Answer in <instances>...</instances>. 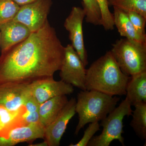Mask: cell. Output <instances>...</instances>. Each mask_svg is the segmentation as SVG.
Listing matches in <instances>:
<instances>
[{
	"label": "cell",
	"instance_id": "7",
	"mask_svg": "<svg viewBox=\"0 0 146 146\" xmlns=\"http://www.w3.org/2000/svg\"><path fill=\"white\" fill-rule=\"evenodd\" d=\"M52 4V0H36L22 6L13 20L23 24L31 33L37 31L48 21Z\"/></svg>",
	"mask_w": 146,
	"mask_h": 146
},
{
	"label": "cell",
	"instance_id": "21",
	"mask_svg": "<svg viewBox=\"0 0 146 146\" xmlns=\"http://www.w3.org/2000/svg\"><path fill=\"white\" fill-rule=\"evenodd\" d=\"M20 7L13 0H0V25L13 20Z\"/></svg>",
	"mask_w": 146,
	"mask_h": 146
},
{
	"label": "cell",
	"instance_id": "26",
	"mask_svg": "<svg viewBox=\"0 0 146 146\" xmlns=\"http://www.w3.org/2000/svg\"><path fill=\"white\" fill-rule=\"evenodd\" d=\"M40 104L31 94L26 101L25 107L27 112H33L38 111Z\"/></svg>",
	"mask_w": 146,
	"mask_h": 146
},
{
	"label": "cell",
	"instance_id": "19",
	"mask_svg": "<svg viewBox=\"0 0 146 146\" xmlns=\"http://www.w3.org/2000/svg\"><path fill=\"white\" fill-rule=\"evenodd\" d=\"M109 5L123 11L137 12L146 18V0H108Z\"/></svg>",
	"mask_w": 146,
	"mask_h": 146
},
{
	"label": "cell",
	"instance_id": "24",
	"mask_svg": "<svg viewBox=\"0 0 146 146\" xmlns=\"http://www.w3.org/2000/svg\"><path fill=\"white\" fill-rule=\"evenodd\" d=\"M100 130L98 122L89 123V126L84 131L83 137L77 143L70 144V146H87L89 141L97 131Z\"/></svg>",
	"mask_w": 146,
	"mask_h": 146
},
{
	"label": "cell",
	"instance_id": "22",
	"mask_svg": "<svg viewBox=\"0 0 146 146\" xmlns=\"http://www.w3.org/2000/svg\"><path fill=\"white\" fill-rule=\"evenodd\" d=\"M99 7L101 13L102 24L106 31L114 29V16L109 8L108 0H96Z\"/></svg>",
	"mask_w": 146,
	"mask_h": 146
},
{
	"label": "cell",
	"instance_id": "27",
	"mask_svg": "<svg viewBox=\"0 0 146 146\" xmlns=\"http://www.w3.org/2000/svg\"><path fill=\"white\" fill-rule=\"evenodd\" d=\"M13 1L21 7L33 2L36 0H13Z\"/></svg>",
	"mask_w": 146,
	"mask_h": 146
},
{
	"label": "cell",
	"instance_id": "2",
	"mask_svg": "<svg viewBox=\"0 0 146 146\" xmlns=\"http://www.w3.org/2000/svg\"><path fill=\"white\" fill-rule=\"evenodd\" d=\"M130 76L123 72L110 51L86 70V90H94L112 96L126 95Z\"/></svg>",
	"mask_w": 146,
	"mask_h": 146
},
{
	"label": "cell",
	"instance_id": "29",
	"mask_svg": "<svg viewBox=\"0 0 146 146\" xmlns=\"http://www.w3.org/2000/svg\"><path fill=\"white\" fill-rule=\"evenodd\" d=\"M0 40H1V35H0Z\"/></svg>",
	"mask_w": 146,
	"mask_h": 146
},
{
	"label": "cell",
	"instance_id": "8",
	"mask_svg": "<svg viewBox=\"0 0 146 146\" xmlns=\"http://www.w3.org/2000/svg\"><path fill=\"white\" fill-rule=\"evenodd\" d=\"M85 17V13L83 8L74 7L65 19L64 26L69 32L71 45L77 53L84 65L86 67L88 64V55L84 46L82 29Z\"/></svg>",
	"mask_w": 146,
	"mask_h": 146
},
{
	"label": "cell",
	"instance_id": "16",
	"mask_svg": "<svg viewBox=\"0 0 146 146\" xmlns=\"http://www.w3.org/2000/svg\"><path fill=\"white\" fill-rule=\"evenodd\" d=\"M68 101L66 96H58L40 105L38 110L40 122L46 127L57 117Z\"/></svg>",
	"mask_w": 146,
	"mask_h": 146
},
{
	"label": "cell",
	"instance_id": "11",
	"mask_svg": "<svg viewBox=\"0 0 146 146\" xmlns=\"http://www.w3.org/2000/svg\"><path fill=\"white\" fill-rule=\"evenodd\" d=\"M76 100L72 98L56 118L45 127L44 140L48 146L60 145V140L70 120L75 115Z\"/></svg>",
	"mask_w": 146,
	"mask_h": 146
},
{
	"label": "cell",
	"instance_id": "4",
	"mask_svg": "<svg viewBox=\"0 0 146 146\" xmlns=\"http://www.w3.org/2000/svg\"><path fill=\"white\" fill-rule=\"evenodd\" d=\"M110 51L127 75L131 76L146 70V44L121 39L112 44Z\"/></svg>",
	"mask_w": 146,
	"mask_h": 146
},
{
	"label": "cell",
	"instance_id": "12",
	"mask_svg": "<svg viewBox=\"0 0 146 146\" xmlns=\"http://www.w3.org/2000/svg\"><path fill=\"white\" fill-rule=\"evenodd\" d=\"M45 127L40 123L23 124L13 128L4 138L0 137V146H13L20 143L44 139Z\"/></svg>",
	"mask_w": 146,
	"mask_h": 146
},
{
	"label": "cell",
	"instance_id": "3",
	"mask_svg": "<svg viewBox=\"0 0 146 146\" xmlns=\"http://www.w3.org/2000/svg\"><path fill=\"white\" fill-rule=\"evenodd\" d=\"M120 98L94 90H82L78 94L75 111L78 123L75 134L78 135L82 129L89 123L103 119L112 111Z\"/></svg>",
	"mask_w": 146,
	"mask_h": 146
},
{
	"label": "cell",
	"instance_id": "10",
	"mask_svg": "<svg viewBox=\"0 0 146 146\" xmlns=\"http://www.w3.org/2000/svg\"><path fill=\"white\" fill-rule=\"evenodd\" d=\"M31 94L29 84H0V105L11 112L25 113V102Z\"/></svg>",
	"mask_w": 146,
	"mask_h": 146
},
{
	"label": "cell",
	"instance_id": "25",
	"mask_svg": "<svg viewBox=\"0 0 146 146\" xmlns=\"http://www.w3.org/2000/svg\"><path fill=\"white\" fill-rule=\"evenodd\" d=\"M22 122L23 124L40 123L38 111L26 112L23 116Z\"/></svg>",
	"mask_w": 146,
	"mask_h": 146
},
{
	"label": "cell",
	"instance_id": "5",
	"mask_svg": "<svg viewBox=\"0 0 146 146\" xmlns=\"http://www.w3.org/2000/svg\"><path fill=\"white\" fill-rule=\"evenodd\" d=\"M131 104L125 98L108 115L101 120L100 126L103 127L102 133L98 136H93L88 146H109L114 140H117L125 146L124 139L122 136L123 133V120L125 116L132 114Z\"/></svg>",
	"mask_w": 146,
	"mask_h": 146
},
{
	"label": "cell",
	"instance_id": "1",
	"mask_svg": "<svg viewBox=\"0 0 146 146\" xmlns=\"http://www.w3.org/2000/svg\"><path fill=\"white\" fill-rule=\"evenodd\" d=\"M65 53L55 29L47 21L43 27L0 56V84H30L53 76L60 70Z\"/></svg>",
	"mask_w": 146,
	"mask_h": 146
},
{
	"label": "cell",
	"instance_id": "6",
	"mask_svg": "<svg viewBox=\"0 0 146 146\" xmlns=\"http://www.w3.org/2000/svg\"><path fill=\"white\" fill-rule=\"evenodd\" d=\"M85 67L72 45L65 47L64 58L59 70L61 80L82 90H86Z\"/></svg>",
	"mask_w": 146,
	"mask_h": 146
},
{
	"label": "cell",
	"instance_id": "15",
	"mask_svg": "<svg viewBox=\"0 0 146 146\" xmlns=\"http://www.w3.org/2000/svg\"><path fill=\"white\" fill-rule=\"evenodd\" d=\"M125 95L131 106L146 103V70L131 76L126 88Z\"/></svg>",
	"mask_w": 146,
	"mask_h": 146
},
{
	"label": "cell",
	"instance_id": "9",
	"mask_svg": "<svg viewBox=\"0 0 146 146\" xmlns=\"http://www.w3.org/2000/svg\"><path fill=\"white\" fill-rule=\"evenodd\" d=\"M29 88L32 96L40 105L55 97L70 95L74 91V86L61 80L56 81L53 76L33 82L29 84Z\"/></svg>",
	"mask_w": 146,
	"mask_h": 146
},
{
	"label": "cell",
	"instance_id": "17",
	"mask_svg": "<svg viewBox=\"0 0 146 146\" xmlns=\"http://www.w3.org/2000/svg\"><path fill=\"white\" fill-rule=\"evenodd\" d=\"M25 113L11 112L0 105V137L4 138L11 129L23 125L22 119Z\"/></svg>",
	"mask_w": 146,
	"mask_h": 146
},
{
	"label": "cell",
	"instance_id": "20",
	"mask_svg": "<svg viewBox=\"0 0 146 146\" xmlns=\"http://www.w3.org/2000/svg\"><path fill=\"white\" fill-rule=\"evenodd\" d=\"M85 21L94 25H101V13L96 0H82Z\"/></svg>",
	"mask_w": 146,
	"mask_h": 146
},
{
	"label": "cell",
	"instance_id": "18",
	"mask_svg": "<svg viewBox=\"0 0 146 146\" xmlns=\"http://www.w3.org/2000/svg\"><path fill=\"white\" fill-rule=\"evenodd\" d=\"M133 106L135 110L132 111L130 125L141 140H146V103H140Z\"/></svg>",
	"mask_w": 146,
	"mask_h": 146
},
{
	"label": "cell",
	"instance_id": "14",
	"mask_svg": "<svg viewBox=\"0 0 146 146\" xmlns=\"http://www.w3.org/2000/svg\"><path fill=\"white\" fill-rule=\"evenodd\" d=\"M114 7V25L121 36L129 40L146 44V35L139 34L133 26L126 13L123 11Z\"/></svg>",
	"mask_w": 146,
	"mask_h": 146
},
{
	"label": "cell",
	"instance_id": "28",
	"mask_svg": "<svg viewBox=\"0 0 146 146\" xmlns=\"http://www.w3.org/2000/svg\"><path fill=\"white\" fill-rule=\"evenodd\" d=\"M29 146H48V145L46 142L45 141L42 143H39L36 144H33V145H30Z\"/></svg>",
	"mask_w": 146,
	"mask_h": 146
},
{
	"label": "cell",
	"instance_id": "23",
	"mask_svg": "<svg viewBox=\"0 0 146 146\" xmlns=\"http://www.w3.org/2000/svg\"><path fill=\"white\" fill-rule=\"evenodd\" d=\"M133 26L139 34L146 35L145 31L146 18L137 12L132 11H125Z\"/></svg>",
	"mask_w": 146,
	"mask_h": 146
},
{
	"label": "cell",
	"instance_id": "13",
	"mask_svg": "<svg viewBox=\"0 0 146 146\" xmlns=\"http://www.w3.org/2000/svg\"><path fill=\"white\" fill-rule=\"evenodd\" d=\"M31 33L28 28L12 20L0 25V48L4 52L25 40Z\"/></svg>",
	"mask_w": 146,
	"mask_h": 146
}]
</instances>
